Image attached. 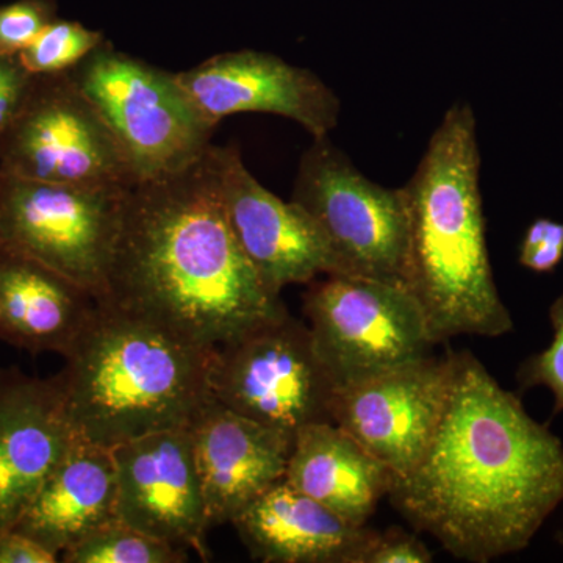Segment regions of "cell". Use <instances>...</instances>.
I'll use <instances>...</instances> for the list:
<instances>
[{"label":"cell","mask_w":563,"mask_h":563,"mask_svg":"<svg viewBox=\"0 0 563 563\" xmlns=\"http://www.w3.org/2000/svg\"><path fill=\"white\" fill-rule=\"evenodd\" d=\"M190 432L210 526L232 525L285 479L291 433L252 421L214 399L191 422Z\"/></svg>","instance_id":"cell-16"},{"label":"cell","mask_w":563,"mask_h":563,"mask_svg":"<svg viewBox=\"0 0 563 563\" xmlns=\"http://www.w3.org/2000/svg\"><path fill=\"white\" fill-rule=\"evenodd\" d=\"M184 548L162 542L113 520L73 544L60 555L63 563H180Z\"/></svg>","instance_id":"cell-21"},{"label":"cell","mask_w":563,"mask_h":563,"mask_svg":"<svg viewBox=\"0 0 563 563\" xmlns=\"http://www.w3.org/2000/svg\"><path fill=\"white\" fill-rule=\"evenodd\" d=\"M433 554L417 533L391 526L376 531L358 563H431Z\"/></svg>","instance_id":"cell-26"},{"label":"cell","mask_w":563,"mask_h":563,"mask_svg":"<svg viewBox=\"0 0 563 563\" xmlns=\"http://www.w3.org/2000/svg\"><path fill=\"white\" fill-rule=\"evenodd\" d=\"M95 296L40 263L0 250V340L65 357L95 313Z\"/></svg>","instance_id":"cell-19"},{"label":"cell","mask_w":563,"mask_h":563,"mask_svg":"<svg viewBox=\"0 0 563 563\" xmlns=\"http://www.w3.org/2000/svg\"><path fill=\"white\" fill-rule=\"evenodd\" d=\"M336 387L309 324L288 310L218 346L211 363L214 401L291 435L333 422Z\"/></svg>","instance_id":"cell-7"},{"label":"cell","mask_w":563,"mask_h":563,"mask_svg":"<svg viewBox=\"0 0 563 563\" xmlns=\"http://www.w3.org/2000/svg\"><path fill=\"white\" fill-rule=\"evenodd\" d=\"M33 76L20 58L0 55V143L31 90Z\"/></svg>","instance_id":"cell-27"},{"label":"cell","mask_w":563,"mask_h":563,"mask_svg":"<svg viewBox=\"0 0 563 563\" xmlns=\"http://www.w3.org/2000/svg\"><path fill=\"white\" fill-rule=\"evenodd\" d=\"M479 179L476 114L468 102H457L444 113L402 187V285L420 303L435 344L514 331L493 277Z\"/></svg>","instance_id":"cell-3"},{"label":"cell","mask_w":563,"mask_h":563,"mask_svg":"<svg viewBox=\"0 0 563 563\" xmlns=\"http://www.w3.org/2000/svg\"><path fill=\"white\" fill-rule=\"evenodd\" d=\"M553 340L550 346L529 355L517 372L521 390L544 387L554 398L553 415L563 412V291L550 307Z\"/></svg>","instance_id":"cell-23"},{"label":"cell","mask_w":563,"mask_h":563,"mask_svg":"<svg viewBox=\"0 0 563 563\" xmlns=\"http://www.w3.org/2000/svg\"><path fill=\"white\" fill-rule=\"evenodd\" d=\"M177 79L214 125L258 111L298 122L318 139L329 136L342 114V101L320 76L269 52H222L177 73Z\"/></svg>","instance_id":"cell-13"},{"label":"cell","mask_w":563,"mask_h":563,"mask_svg":"<svg viewBox=\"0 0 563 563\" xmlns=\"http://www.w3.org/2000/svg\"><path fill=\"white\" fill-rule=\"evenodd\" d=\"M218 147L181 172L135 181L98 302L218 347L287 312L233 235Z\"/></svg>","instance_id":"cell-2"},{"label":"cell","mask_w":563,"mask_h":563,"mask_svg":"<svg viewBox=\"0 0 563 563\" xmlns=\"http://www.w3.org/2000/svg\"><path fill=\"white\" fill-rule=\"evenodd\" d=\"M57 18V0H14L0 5V55L18 57Z\"/></svg>","instance_id":"cell-24"},{"label":"cell","mask_w":563,"mask_h":563,"mask_svg":"<svg viewBox=\"0 0 563 563\" xmlns=\"http://www.w3.org/2000/svg\"><path fill=\"white\" fill-rule=\"evenodd\" d=\"M0 173L49 184H135L109 124L68 73L33 76L0 143Z\"/></svg>","instance_id":"cell-10"},{"label":"cell","mask_w":563,"mask_h":563,"mask_svg":"<svg viewBox=\"0 0 563 563\" xmlns=\"http://www.w3.org/2000/svg\"><path fill=\"white\" fill-rule=\"evenodd\" d=\"M518 262L536 274H551L563 262V222L537 218L526 229Z\"/></svg>","instance_id":"cell-25"},{"label":"cell","mask_w":563,"mask_h":563,"mask_svg":"<svg viewBox=\"0 0 563 563\" xmlns=\"http://www.w3.org/2000/svg\"><path fill=\"white\" fill-rule=\"evenodd\" d=\"M388 499L459 561L517 554L563 503V443L476 355L454 351L443 420Z\"/></svg>","instance_id":"cell-1"},{"label":"cell","mask_w":563,"mask_h":563,"mask_svg":"<svg viewBox=\"0 0 563 563\" xmlns=\"http://www.w3.org/2000/svg\"><path fill=\"white\" fill-rule=\"evenodd\" d=\"M111 451L118 520L207 559L211 526L190 428L150 433Z\"/></svg>","instance_id":"cell-12"},{"label":"cell","mask_w":563,"mask_h":563,"mask_svg":"<svg viewBox=\"0 0 563 563\" xmlns=\"http://www.w3.org/2000/svg\"><path fill=\"white\" fill-rule=\"evenodd\" d=\"M117 518L113 451L77 437L11 529L32 537L60 558L73 544Z\"/></svg>","instance_id":"cell-18"},{"label":"cell","mask_w":563,"mask_h":563,"mask_svg":"<svg viewBox=\"0 0 563 563\" xmlns=\"http://www.w3.org/2000/svg\"><path fill=\"white\" fill-rule=\"evenodd\" d=\"M214 351L98 302L55 376L77 435L113 450L150 433L190 428L213 401Z\"/></svg>","instance_id":"cell-4"},{"label":"cell","mask_w":563,"mask_h":563,"mask_svg":"<svg viewBox=\"0 0 563 563\" xmlns=\"http://www.w3.org/2000/svg\"><path fill=\"white\" fill-rule=\"evenodd\" d=\"M60 558L16 529L0 532V563H57Z\"/></svg>","instance_id":"cell-28"},{"label":"cell","mask_w":563,"mask_h":563,"mask_svg":"<svg viewBox=\"0 0 563 563\" xmlns=\"http://www.w3.org/2000/svg\"><path fill=\"white\" fill-rule=\"evenodd\" d=\"M285 481L347 523L365 526L395 474L335 422H317L296 432Z\"/></svg>","instance_id":"cell-20"},{"label":"cell","mask_w":563,"mask_h":563,"mask_svg":"<svg viewBox=\"0 0 563 563\" xmlns=\"http://www.w3.org/2000/svg\"><path fill=\"white\" fill-rule=\"evenodd\" d=\"M77 437L57 376L0 369V532L18 523Z\"/></svg>","instance_id":"cell-15"},{"label":"cell","mask_w":563,"mask_h":563,"mask_svg":"<svg viewBox=\"0 0 563 563\" xmlns=\"http://www.w3.org/2000/svg\"><path fill=\"white\" fill-rule=\"evenodd\" d=\"M291 202L324 236L339 274L402 284L407 244L402 188L374 184L329 136H318L299 161Z\"/></svg>","instance_id":"cell-8"},{"label":"cell","mask_w":563,"mask_h":563,"mask_svg":"<svg viewBox=\"0 0 563 563\" xmlns=\"http://www.w3.org/2000/svg\"><path fill=\"white\" fill-rule=\"evenodd\" d=\"M129 187L49 184L0 173V250L60 274L98 301Z\"/></svg>","instance_id":"cell-6"},{"label":"cell","mask_w":563,"mask_h":563,"mask_svg":"<svg viewBox=\"0 0 563 563\" xmlns=\"http://www.w3.org/2000/svg\"><path fill=\"white\" fill-rule=\"evenodd\" d=\"M103 41L102 32L85 27L77 21L57 18L18 58L32 76L68 73L98 49Z\"/></svg>","instance_id":"cell-22"},{"label":"cell","mask_w":563,"mask_h":563,"mask_svg":"<svg viewBox=\"0 0 563 563\" xmlns=\"http://www.w3.org/2000/svg\"><path fill=\"white\" fill-rule=\"evenodd\" d=\"M314 346L336 385L431 355L420 303L399 282L325 274L303 295Z\"/></svg>","instance_id":"cell-9"},{"label":"cell","mask_w":563,"mask_h":563,"mask_svg":"<svg viewBox=\"0 0 563 563\" xmlns=\"http://www.w3.org/2000/svg\"><path fill=\"white\" fill-rule=\"evenodd\" d=\"M68 74L109 124L135 181L181 172L213 144L218 125L177 74L114 49L109 40Z\"/></svg>","instance_id":"cell-5"},{"label":"cell","mask_w":563,"mask_h":563,"mask_svg":"<svg viewBox=\"0 0 563 563\" xmlns=\"http://www.w3.org/2000/svg\"><path fill=\"white\" fill-rule=\"evenodd\" d=\"M221 196L236 242L266 290L339 274L331 247L295 202H285L255 179L236 144L218 147Z\"/></svg>","instance_id":"cell-14"},{"label":"cell","mask_w":563,"mask_h":563,"mask_svg":"<svg viewBox=\"0 0 563 563\" xmlns=\"http://www.w3.org/2000/svg\"><path fill=\"white\" fill-rule=\"evenodd\" d=\"M454 351L426 355L336 387L333 422L395 477L412 472L443 420Z\"/></svg>","instance_id":"cell-11"},{"label":"cell","mask_w":563,"mask_h":563,"mask_svg":"<svg viewBox=\"0 0 563 563\" xmlns=\"http://www.w3.org/2000/svg\"><path fill=\"white\" fill-rule=\"evenodd\" d=\"M240 539L263 563H358L376 529L347 523L280 481L233 520Z\"/></svg>","instance_id":"cell-17"}]
</instances>
